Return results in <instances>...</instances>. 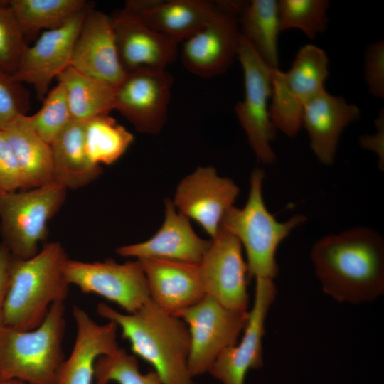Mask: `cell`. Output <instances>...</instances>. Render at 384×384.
I'll return each instance as SVG.
<instances>
[{
	"label": "cell",
	"mask_w": 384,
	"mask_h": 384,
	"mask_svg": "<svg viewBox=\"0 0 384 384\" xmlns=\"http://www.w3.org/2000/svg\"><path fill=\"white\" fill-rule=\"evenodd\" d=\"M211 240L200 238L189 219L180 213L170 199L165 201V218L160 229L149 240L122 245L116 253L124 257L162 259L199 264Z\"/></svg>",
	"instance_id": "18"
},
{
	"label": "cell",
	"mask_w": 384,
	"mask_h": 384,
	"mask_svg": "<svg viewBox=\"0 0 384 384\" xmlns=\"http://www.w3.org/2000/svg\"><path fill=\"white\" fill-rule=\"evenodd\" d=\"M377 132L373 135H363L359 138L360 145L375 152L379 157L380 167L383 169L384 112L380 110L375 121Z\"/></svg>",
	"instance_id": "37"
},
{
	"label": "cell",
	"mask_w": 384,
	"mask_h": 384,
	"mask_svg": "<svg viewBox=\"0 0 384 384\" xmlns=\"http://www.w3.org/2000/svg\"><path fill=\"white\" fill-rule=\"evenodd\" d=\"M364 75L371 95L378 98L384 96V43L380 40L371 43L366 49Z\"/></svg>",
	"instance_id": "36"
},
{
	"label": "cell",
	"mask_w": 384,
	"mask_h": 384,
	"mask_svg": "<svg viewBox=\"0 0 384 384\" xmlns=\"http://www.w3.org/2000/svg\"><path fill=\"white\" fill-rule=\"evenodd\" d=\"M120 63L129 73L165 70L178 54V42L123 10L111 18Z\"/></svg>",
	"instance_id": "19"
},
{
	"label": "cell",
	"mask_w": 384,
	"mask_h": 384,
	"mask_svg": "<svg viewBox=\"0 0 384 384\" xmlns=\"http://www.w3.org/2000/svg\"><path fill=\"white\" fill-rule=\"evenodd\" d=\"M122 10L178 43L209 23L219 8L203 0H130Z\"/></svg>",
	"instance_id": "22"
},
{
	"label": "cell",
	"mask_w": 384,
	"mask_h": 384,
	"mask_svg": "<svg viewBox=\"0 0 384 384\" xmlns=\"http://www.w3.org/2000/svg\"><path fill=\"white\" fill-rule=\"evenodd\" d=\"M65 311L64 302L52 304L41 325L29 331L0 325V380L57 383L65 359Z\"/></svg>",
	"instance_id": "4"
},
{
	"label": "cell",
	"mask_w": 384,
	"mask_h": 384,
	"mask_svg": "<svg viewBox=\"0 0 384 384\" xmlns=\"http://www.w3.org/2000/svg\"><path fill=\"white\" fill-rule=\"evenodd\" d=\"M68 259L59 242H50L28 259L14 260L1 324L23 331L37 328L52 304L65 302L70 284L63 272Z\"/></svg>",
	"instance_id": "3"
},
{
	"label": "cell",
	"mask_w": 384,
	"mask_h": 384,
	"mask_svg": "<svg viewBox=\"0 0 384 384\" xmlns=\"http://www.w3.org/2000/svg\"><path fill=\"white\" fill-rule=\"evenodd\" d=\"M164 384L152 370L140 372L135 356L120 349L112 355L102 356L95 364L94 384Z\"/></svg>",
	"instance_id": "31"
},
{
	"label": "cell",
	"mask_w": 384,
	"mask_h": 384,
	"mask_svg": "<svg viewBox=\"0 0 384 384\" xmlns=\"http://www.w3.org/2000/svg\"><path fill=\"white\" fill-rule=\"evenodd\" d=\"M56 78L65 88L73 120L85 121L114 109V85L71 66Z\"/></svg>",
	"instance_id": "27"
},
{
	"label": "cell",
	"mask_w": 384,
	"mask_h": 384,
	"mask_svg": "<svg viewBox=\"0 0 384 384\" xmlns=\"http://www.w3.org/2000/svg\"><path fill=\"white\" fill-rule=\"evenodd\" d=\"M329 5L327 0L278 1L280 31L297 28L309 38H315L327 27Z\"/></svg>",
	"instance_id": "30"
},
{
	"label": "cell",
	"mask_w": 384,
	"mask_h": 384,
	"mask_svg": "<svg viewBox=\"0 0 384 384\" xmlns=\"http://www.w3.org/2000/svg\"><path fill=\"white\" fill-rule=\"evenodd\" d=\"M359 108L343 97L322 90L305 105L302 127L308 133L310 147L324 165L334 163L340 137L345 128L357 120Z\"/></svg>",
	"instance_id": "23"
},
{
	"label": "cell",
	"mask_w": 384,
	"mask_h": 384,
	"mask_svg": "<svg viewBox=\"0 0 384 384\" xmlns=\"http://www.w3.org/2000/svg\"><path fill=\"white\" fill-rule=\"evenodd\" d=\"M0 384H28L18 380H0Z\"/></svg>",
	"instance_id": "39"
},
{
	"label": "cell",
	"mask_w": 384,
	"mask_h": 384,
	"mask_svg": "<svg viewBox=\"0 0 384 384\" xmlns=\"http://www.w3.org/2000/svg\"><path fill=\"white\" fill-rule=\"evenodd\" d=\"M11 10L24 37L62 26L90 6L85 0H9Z\"/></svg>",
	"instance_id": "28"
},
{
	"label": "cell",
	"mask_w": 384,
	"mask_h": 384,
	"mask_svg": "<svg viewBox=\"0 0 384 384\" xmlns=\"http://www.w3.org/2000/svg\"><path fill=\"white\" fill-rule=\"evenodd\" d=\"M76 336L70 355L65 358L56 384H92L99 357L117 353V325L112 321L99 324L77 305L73 307Z\"/></svg>",
	"instance_id": "21"
},
{
	"label": "cell",
	"mask_w": 384,
	"mask_h": 384,
	"mask_svg": "<svg viewBox=\"0 0 384 384\" xmlns=\"http://www.w3.org/2000/svg\"><path fill=\"white\" fill-rule=\"evenodd\" d=\"M276 293L274 280L255 279L253 304L242 338L225 349L208 372L222 384H245L247 373L262 366L265 320Z\"/></svg>",
	"instance_id": "15"
},
{
	"label": "cell",
	"mask_w": 384,
	"mask_h": 384,
	"mask_svg": "<svg viewBox=\"0 0 384 384\" xmlns=\"http://www.w3.org/2000/svg\"><path fill=\"white\" fill-rule=\"evenodd\" d=\"M53 182L67 189L84 187L102 174L101 166L88 156L85 144V121L73 120L50 144Z\"/></svg>",
	"instance_id": "24"
},
{
	"label": "cell",
	"mask_w": 384,
	"mask_h": 384,
	"mask_svg": "<svg viewBox=\"0 0 384 384\" xmlns=\"http://www.w3.org/2000/svg\"><path fill=\"white\" fill-rule=\"evenodd\" d=\"M173 78L166 70L127 73L116 87L114 109L139 132L156 134L167 119Z\"/></svg>",
	"instance_id": "13"
},
{
	"label": "cell",
	"mask_w": 384,
	"mask_h": 384,
	"mask_svg": "<svg viewBox=\"0 0 384 384\" xmlns=\"http://www.w3.org/2000/svg\"><path fill=\"white\" fill-rule=\"evenodd\" d=\"M63 272L69 284L82 292L94 293L134 313L149 299V291L138 260L118 263L112 259L84 262L68 259Z\"/></svg>",
	"instance_id": "10"
},
{
	"label": "cell",
	"mask_w": 384,
	"mask_h": 384,
	"mask_svg": "<svg viewBox=\"0 0 384 384\" xmlns=\"http://www.w3.org/2000/svg\"><path fill=\"white\" fill-rule=\"evenodd\" d=\"M18 160L23 189L28 190L53 182L50 144L33 129L27 115H20L3 130Z\"/></svg>",
	"instance_id": "25"
},
{
	"label": "cell",
	"mask_w": 384,
	"mask_h": 384,
	"mask_svg": "<svg viewBox=\"0 0 384 384\" xmlns=\"http://www.w3.org/2000/svg\"><path fill=\"white\" fill-rule=\"evenodd\" d=\"M88 9L60 27L43 31L33 46L25 48L11 78L33 85L39 100H44L54 78L70 66L75 42Z\"/></svg>",
	"instance_id": "16"
},
{
	"label": "cell",
	"mask_w": 384,
	"mask_h": 384,
	"mask_svg": "<svg viewBox=\"0 0 384 384\" xmlns=\"http://www.w3.org/2000/svg\"><path fill=\"white\" fill-rule=\"evenodd\" d=\"M248 315L249 311L230 309L208 295L181 314L189 331L188 366L193 378L208 373L220 353L237 343Z\"/></svg>",
	"instance_id": "8"
},
{
	"label": "cell",
	"mask_w": 384,
	"mask_h": 384,
	"mask_svg": "<svg viewBox=\"0 0 384 384\" xmlns=\"http://www.w3.org/2000/svg\"><path fill=\"white\" fill-rule=\"evenodd\" d=\"M75 70L117 87L124 79L112 18L92 9L87 11L73 50Z\"/></svg>",
	"instance_id": "17"
},
{
	"label": "cell",
	"mask_w": 384,
	"mask_h": 384,
	"mask_svg": "<svg viewBox=\"0 0 384 384\" xmlns=\"http://www.w3.org/2000/svg\"><path fill=\"white\" fill-rule=\"evenodd\" d=\"M238 15L240 35L270 68H279L277 39L281 31L278 1L252 0L243 3Z\"/></svg>",
	"instance_id": "26"
},
{
	"label": "cell",
	"mask_w": 384,
	"mask_h": 384,
	"mask_svg": "<svg viewBox=\"0 0 384 384\" xmlns=\"http://www.w3.org/2000/svg\"><path fill=\"white\" fill-rule=\"evenodd\" d=\"M237 56L244 74V99L235 107L237 118L257 159L272 164L276 156L271 146L276 131L269 112L271 96V68L240 35Z\"/></svg>",
	"instance_id": "9"
},
{
	"label": "cell",
	"mask_w": 384,
	"mask_h": 384,
	"mask_svg": "<svg viewBox=\"0 0 384 384\" xmlns=\"http://www.w3.org/2000/svg\"><path fill=\"white\" fill-rule=\"evenodd\" d=\"M324 293L339 302H370L384 293V240L357 226L317 240L311 251Z\"/></svg>",
	"instance_id": "1"
},
{
	"label": "cell",
	"mask_w": 384,
	"mask_h": 384,
	"mask_svg": "<svg viewBox=\"0 0 384 384\" xmlns=\"http://www.w3.org/2000/svg\"><path fill=\"white\" fill-rule=\"evenodd\" d=\"M28 91L11 76L0 70V130L29 109Z\"/></svg>",
	"instance_id": "34"
},
{
	"label": "cell",
	"mask_w": 384,
	"mask_h": 384,
	"mask_svg": "<svg viewBox=\"0 0 384 384\" xmlns=\"http://www.w3.org/2000/svg\"><path fill=\"white\" fill-rule=\"evenodd\" d=\"M97 312L117 325L133 353L151 365L164 384H194L188 366L189 331L182 319L151 299L134 313L119 312L103 302Z\"/></svg>",
	"instance_id": "2"
},
{
	"label": "cell",
	"mask_w": 384,
	"mask_h": 384,
	"mask_svg": "<svg viewBox=\"0 0 384 384\" xmlns=\"http://www.w3.org/2000/svg\"><path fill=\"white\" fill-rule=\"evenodd\" d=\"M133 134L107 114L85 121V144L95 164L111 165L119 160L134 142Z\"/></svg>",
	"instance_id": "29"
},
{
	"label": "cell",
	"mask_w": 384,
	"mask_h": 384,
	"mask_svg": "<svg viewBox=\"0 0 384 384\" xmlns=\"http://www.w3.org/2000/svg\"><path fill=\"white\" fill-rule=\"evenodd\" d=\"M67 188L55 183L28 190L0 191V235L17 259L39 252L48 235V223L64 204Z\"/></svg>",
	"instance_id": "6"
},
{
	"label": "cell",
	"mask_w": 384,
	"mask_h": 384,
	"mask_svg": "<svg viewBox=\"0 0 384 384\" xmlns=\"http://www.w3.org/2000/svg\"><path fill=\"white\" fill-rule=\"evenodd\" d=\"M27 46L11 10L0 4V70L13 75Z\"/></svg>",
	"instance_id": "33"
},
{
	"label": "cell",
	"mask_w": 384,
	"mask_h": 384,
	"mask_svg": "<svg viewBox=\"0 0 384 384\" xmlns=\"http://www.w3.org/2000/svg\"><path fill=\"white\" fill-rule=\"evenodd\" d=\"M265 172L256 168L250 179V192L243 208H230L220 228L235 236L244 248L249 279L274 280L278 274L276 252L280 243L306 218L302 214L278 221L267 208L262 192Z\"/></svg>",
	"instance_id": "5"
},
{
	"label": "cell",
	"mask_w": 384,
	"mask_h": 384,
	"mask_svg": "<svg viewBox=\"0 0 384 384\" xmlns=\"http://www.w3.org/2000/svg\"><path fill=\"white\" fill-rule=\"evenodd\" d=\"M43 101L41 108L34 114L27 116V119L35 132L50 144L73 118L62 84L58 82Z\"/></svg>",
	"instance_id": "32"
},
{
	"label": "cell",
	"mask_w": 384,
	"mask_h": 384,
	"mask_svg": "<svg viewBox=\"0 0 384 384\" xmlns=\"http://www.w3.org/2000/svg\"><path fill=\"white\" fill-rule=\"evenodd\" d=\"M138 260L150 299L166 313L179 317L206 296L198 264L154 258Z\"/></svg>",
	"instance_id": "20"
},
{
	"label": "cell",
	"mask_w": 384,
	"mask_h": 384,
	"mask_svg": "<svg viewBox=\"0 0 384 384\" xmlns=\"http://www.w3.org/2000/svg\"><path fill=\"white\" fill-rule=\"evenodd\" d=\"M22 189L23 178L18 160L4 132L0 130V191Z\"/></svg>",
	"instance_id": "35"
},
{
	"label": "cell",
	"mask_w": 384,
	"mask_h": 384,
	"mask_svg": "<svg viewBox=\"0 0 384 384\" xmlns=\"http://www.w3.org/2000/svg\"><path fill=\"white\" fill-rule=\"evenodd\" d=\"M198 264L201 283L208 295L230 309L249 307L248 268L238 239L220 228Z\"/></svg>",
	"instance_id": "11"
},
{
	"label": "cell",
	"mask_w": 384,
	"mask_h": 384,
	"mask_svg": "<svg viewBox=\"0 0 384 384\" xmlns=\"http://www.w3.org/2000/svg\"><path fill=\"white\" fill-rule=\"evenodd\" d=\"M239 193L235 182L220 176L215 168L199 166L180 181L172 202L180 213L195 220L213 238Z\"/></svg>",
	"instance_id": "14"
},
{
	"label": "cell",
	"mask_w": 384,
	"mask_h": 384,
	"mask_svg": "<svg viewBox=\"0 0 384 384\" xmlns=\"http://www.w3.org/2000/svg\"><path fill=\"white\" fill-rule=\"evenodd\" d=\"M242 3H221L213 18L183 41L181 61L201 78L222 74L237 56L240 33L238 16Z\"/></svg>",
	"instance_id": "12"
},
{
	"label": "cell",
	"mask_w": 384,
	"mask_h": 384,
	"mask_svg": "<svg viewBox=\"0 0 384 384\" xmlns=\"http://www.w3.org/2000/svg\"><path fill=\"white\" fill-rule=\"evenodd\" d=\"M328 65L326 53L314 45L308 44L299 49L289 70L271 69L269 112L276 129L289 137L298 134L302 127L305 105L325 90Z\"/></svg>",
	"instance_id": "7"
},
{
	"label": "cell",
	"mask_w": 384,
	"mask_h": 384,
	"mask_svg": "<svg viewBox=\"0 0 384 384\" xmlns=\"http://www.w3.org/2000/svg\"><path fill=\"white\" fill-rule=\"evenodd\" d=\"M14 256L7 247L0 242V325L4 301L7 294L10 281V271Z\"/></svg>",
	"instance_id": "38"
}]
</instances>
